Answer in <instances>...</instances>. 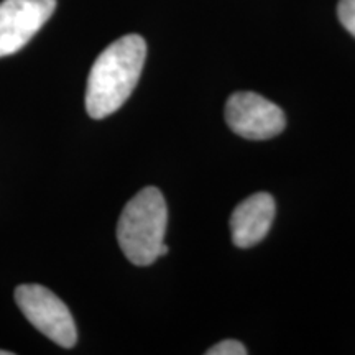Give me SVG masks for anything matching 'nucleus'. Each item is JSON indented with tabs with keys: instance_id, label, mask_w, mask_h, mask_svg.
<instances>
[{
	"instance_id": "nucleus-1",
	"label": "nucleus",
	"mask_w": 355,
	"mask_h": 355,
	"mask_svg": "<svg viewBox=\"0 0 355 355\" xmlns=\"http://www.w3.org/2000/svg\"><path fill=\"white\" fill-rule=\"evenodd\" d=\"M146 58L140 35H125L97 56L87 78L86 110L96 121L109 117L125 104L139 83Z\"/></svg>"
},
{
	"instance_id": "nucleus-2",
	"label": "nucleus",
	"mask_w": 355,
	"mask_h": 355,
	"mask_svg": "<svg viewBox=\"0 0 355 355\" xmlns=\"http://www.w3.org/2000/svg\"><path fill=\"white\" fill-rule=\"evenodd\" d=\"M168 224V207L162 191L144 188L123 207L117 224V241L123 255L137 266L159 259Z\"/></svg>"
},
{
	"instance_id": "nucleus-3",
	"label": "nucleus",
	"mask_w": 355,
	"mask_h": 355,
	"mask_svg": "<svg viewBox=\"0 0 355 355\" xmlns=\"http://www.w3.org/2000/svg\"><path fill=\"white\" fill-rule=\"evenodd\" d=\"M15 301L24 316L37 329L64 349L74 347L78 331L68 306L55 293L42 285H20Z\"/></svg>"
},
{
	"instance_id": "nucleus-4",
	"label": "nucleus",
	"mask_w": 355,
	"mask_h": 355,
	"mask_svg": "<svg viewBox=\"0 0 355 355\" xmlns=\"http://www.w3.org/2000/svg\"><path fill=\"white\" fill-rule=\"evenodd\" d=\"M230 130L247 140H268L285 130L283 110L257 92H235L225 104Z\"/></svg>"
},
{
	"instance_id": "nucleus-5",
	"label": "nucleus",
	"mask_w": 355,
	"mask_h": 355,
	"mask_svg": "<svg viewBox=\"0 0 355 355\" xmlns=\"http://www.w3.org/2000/svg\"><path fill=\"white\" fill-rule=\"evenodd\" d=\"M56 0L0 2V58L15 55L50 20Z\"/></svg>"
},
{
	"instance_id": "nucleus-6",
	"label": "nucleus",
	"mask_w": 355,
	"mask_h": 355,
	"mask_svg": "<svg viewBox=\"0 0 355 355\" xmlns=\"http://www.w3.org/2000/svg\"><path fill=\"white\" fill-rule=\"evenodd\" d=\"M277 212L275 199L268 193H257L235 207L230 217L234 245L250 248L263 241Z\"/></svg>"
},
{
	"instance_id": "nucleus-7",
	"label": "nucleus",
	"mask_w": 355,
	"mask_h": 355,
	"mask_svg": "<svg viewBox=\"0 0 355 355\" xmlns=\"http://www.w3.org/2000/svg\"><path fill=\"white\" fill-rule=\"evenodd\" d=\"M337 15L344 28L355 37V0H340L337 6Z\"/></svg>"
},
{
	"instance_id": "nucleus-8",
	"label": "nucleus",
	"mask_w": 355,
	"mask_h": 355,
	"mask_svg": "<svg viewBox=\"0 0 355 355\" xmlns=\"http://www.w3.org/2000/svg\"><path fill=\"white\" fill-rule=\"evenodd\" d=\"M245 345L239 340L225 339L222 343L212 345L209 350H206V355H245Z\"/></svg>"
},
{
	"instance_id": "nucleus-9",
	"label": "nucleus",
	"mask_w": 355,
	"mask_h": 355,
	"mask_svg": "<svg viewBox=\"0 0 355 355\" xmlns=\"http://www.w3.org/2000/svg\"><path fill=\"white\" fill-rule=\"evenodd\" d=\"M0 355H12V352H6V350H0Z\"/></svg>"
}]
</instances>
